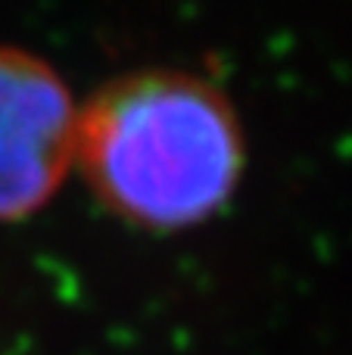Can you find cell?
<instances>
[{
    "label": "cell",
    "instance_id": "6da1fadb",
    "mask_svg": "<svg viewBox=\"0 0 352 355\" xmlns=\"http://www.w3.org/2000/svg\"><path fill=\"white\" fill-rule=\"evenodd\" d=\"M75 166L122 218L153 231L203 225L243 172V135L222 91L191 72L116 78L78 110Z\"/></svg>",
    "mask_w": 352,
    "mask_h": 355
},
{
    "label": "cell",
    "instance_id": "7a4b0ae2",
    "mask_svg": "<svg viewBox=\"0 0 352 355\" xmlns=\"http://www.w3.org/2000/svg\"><path fill=\"white\" fill-rule=\"evenodd\" d=\"M78 110L35 53L0 47V221L37 212L75 166Z\"/></svg>",
    "mask_w": 352,
    "mask_h": 355
}]
</instances>
